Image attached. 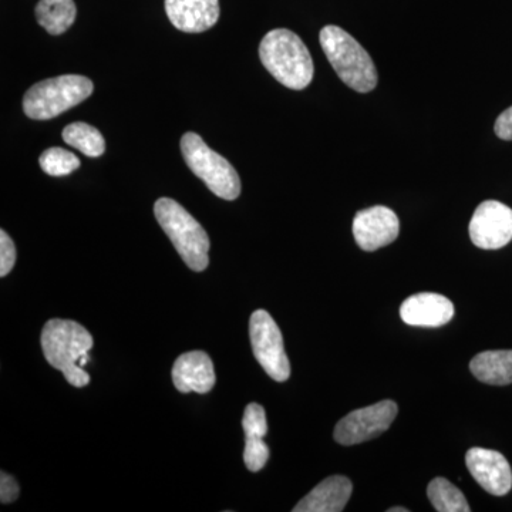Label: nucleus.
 I'll list each match as a JSON object with an SVG mask.
<instances>
[{
    "label": "nucleus",
    "mask_w": 512,
    "mask_h": 512,
    "mask_svg": "<svg viewBox=\"0 0 512 512\" xmlns=\"http://www.w3.org/2000/svg\"><path fill=\"white\" fill-rule=\"evenodd\" d=\"M466 464L471 476L487 493L497 497L510 493L512 471L503 454L487 448L473 447L467 451Z\"/></svg>",
    "instance_id": "11"
},
{
    "label": "nucleus",
    "mask_w": 512,
    "mask_h": 512,
    "mask_svg": "<svg viewBox=\"0 0 512 512\" xmlns=\"http://www.w3.org/2000/svg\"><path fill=\"white\" fill-rule=\"evenodd\" d=\"M64 143L69 144L87 157H100L106 151V141L96 127L86 123H73L64 128Z\"/></svg>",
    "instance_id": "18"
},
{
    "label": "nucleus",
    "mask_w": 512,
    "mask_h": 512,
    "mask_svg": "<svg viewBox=\"0 0 512 512\" xmlns=\"http://www.w3.org/2000/svg\"><path fill=\"white\" fill-rule=\"evenodd\" d=\"M244 461L249 471L258 473L266 466L269 460V447L266 446L264 437L245 436Z\"/></svg>",
    "instance_id": "21"
},
{
    "label": "nucleus",
    "mask_w": 512,
    "mask_h": 512,
    "mask_svg": "<svg viewBox=\"0 0 512 512\" xmlns=\"http://www.w3.org/2000/svg\"><path fill=\"white\" fill-rule=\"evenodd\" d=\"M93 338L89 330L73 320L52 319L42 332V349L47 363L60 370L74 387L90 383V376L80 360L89 355Z\"/></svg>",
    "instance_id": "1"
},
{
    "label": "nucleus",
    "mask_w": 512,
    "mask_h": 512,
    "mask_svg": "<svg viewBox=\"0 0 512 512\" xmlns=\"http://www.w3.org/2000/svg\"><path fill=\"white\" fill-rule=\"evenodd\" d=\"M77 9L73 0H40L36 6V19L49 35H63L76 20Z\"/></svg>",
    "instance_id": "17"
},
{
    "label": "nucleus",
    "mask_w": 512,
    "mask_h": 512,
    "mask_svg": "<svg viewBox=\"0 0 512 512\" xmlns=\"http://www.w3.org/2000/svg\"><path fill=\"white\" fill-rule=\"evenodd\" d=\"M494 131L501 140L512 141V106L498 116Z\"/></svg>",
    "instance_id": "25"
},
{
    "label": "nucleus",
    "mask_w": 512,
    "mask_h": 512,
    "mask_svg": "<svg viewBox=\"0 0 512 512\" xmlns=\"http://www.w3.org/2000/svg\"><path fill=\"white\" fill-rule=\"evenodd\" d=\"M400 222L390 208L377 205L359 211L353 220V237L366 252L387 247L399 237Z\"/></svg>",
    "instance_id": "10"
},
{
    "label": "nucleus",
    "mask_w": 512,
    "mask_h": 512,
    "mask_svg": "<svg viewBox=\"0 0 512 512\" xmlns=\"http://www.w3.org/2000/svg\"><path fill=\"white\" fill-rule=\"evenodd\" d=\"M173 382L175 389L181 393L211 392L215 386V372L211 357L201 350L184 353L175 360Z\"/></svg>",
    "instance_id": "14"
},
{
    "label": "nucleus",
    "mask_w": 512,
    "mask_h": 512,
    "mask_svg": "<svg viewBox=\"0 0 512 512\" xmlns=\"http://www.w3.org/2000/svg\"><path fill=\"white\" fill-rule=\"evenodd\" d=\"M252 350L266 375L275 382H286L291 376V363L285 352L281 329L268 312L255 311L249 319Z\"/></svg>",
    "instance_id": "7"
},
{
    "label": "nucleus",
    "mask_w": 512,
    "mask_h": 512,
    "mask_svg": "<svg viewBox=\"0 0 512 512\" xmlns=\"http://www.w3.org/2000/svg\"><path fill=\"white\" fill-rule=\"evenodd\" d=\"M154 214L188 268L205 271L210 262L211 244L200 222L171 198H160L154 205Z\"/></svg>",
    "instance_id": "4"
},
{
    "label": "nucleus",
    "mask_w": 512,
    "mask_h": 512,
    "mask_svg": "<svg viewBox=\"0 0 512 512\" xmlns=\"http://www.w3.org/2000/svg\"><path fill=\"white\" fill-rule=\"evenodd\" d=\"M387 512H409V510H407V508H404V507H394V508H389V510H387Z\"/></svg>",
    "instance_id": "26"
},
{
    "label": "nucleus",
    "mask_w": 512,
    "mask_h": 512,
    "mask_svg": "<svg viewBox=\"0 0 512 512\" xmlns=\"http://www.w3.org/2000/svg\"><path fill=\"white\" fill-rule=\"evenodd\" d=\"M353 485L348 477L332 476L323 480L296 504L293 512H340L345 510Z\"/></svg>",
    "instance_id": "15"
},
{
    "label": "nucleus",
    "mask_w": 512,
    "mask_h": 512,
    "mask_svg": "<svg viewBox=\"0 0 512 512\" xmlns=\"http://www.w3.org/2000/svg\"><path fill=\"white\" fill-rule=\"evenodd\" d=\"M19 485L15 478L9 476L8 473L0 474V501L3 504H10L18 500Z\"/></svg>",
    "instance_id": "24"
},
{
    "label": "nucleus",
    "mask_w": 512,
    "mask_h": 512,
    "mask_svg": "<svg viewBox=\"0 0 512 512\" xmlns=\"http://www.w3.org/2000/svg\"><path fill=\"white\" fill-rule=\"evenodd\" d=\"M397 404L383 400L365 409L355 410L336 424L335 440L342 446H355L382 436L396 420Z\"/></svg>",
    "instance_id": "8"
},
{
    "label": "nucleus",
    "mask_w": 512,
    "mask_h": 512,
    "mask_svg": "<svg viewBox=\"0 0 512 512\" xmlns=\"http://www.w3.org/2000/svg\"><path fill=\"white\" fill-rule=\"evenodd\" d=\"M40 167L47 175L63 177L72 174L80 167L79 157L64 148H49L39 158Z\"/></svg>",
    "instance_id": "20"
},
{
    "label": "nucleus",
    "mask_w": 512,
    "mask_h": 512,
    "mask_svg": "<svg viewBox=\"0 0 512 512\" xmlns=\"http://www.w3.org/2000/svg\"><path fill=\"white\" fill-rule=\"evenodd\" d=\"M93 82L79 74H66L55 79L43 80L30 87L23 97V110L33 120L55 119L64 111L89 99Z\"/></svg>",
    "instance_id": "5"
},
{
    "label": "nucleus",
    "mask_w": 512,
    "mask_h": 512,
    "mask_svg": "<svg viewBox=\"0 0 512 512\" xmlns=\"http://www.w3.org/2000/svg\"><path fill=\"white\" fill-rule=\"evenodd\" d=\"M470 370L480 382L493 386L512 383V350H488L471 360Z\"/></svg>",
    "instance_id": "16"
},
{
    "label": "nucleus",
    "mask_w": 512,
    "mask_h": 512,
    "mask_svg": "<svg viewBox=\"0 0 512 512\" xmlns=\"http://www.w3.org/2000/svg\"><path fill=\"white\" fill-rule=\"evenodd\" d=\"M245 436L265 437L268 434V423L264 407L258 403L248 404L242 419Z\"/></svg>",
    "instance_id": "22"
},
{
    "label": "nucleus",
    "mask_w": 512,
    "mask_h": 512,
    "mask_svg": "<svg viewBox=\"0 0 512 512\" xmlns=\"http://www.w3.org/2000/svg\"><path fill=\"white\" fill-rule=\"evenodd\" d=\"M181 153L188 168L217 197L234 201L241 194V180L231 163L211 150L198 134L187 133L181 138Z\"/></svg>",
    "instance_id": "6"
},
{
    "label": "nucleus",
    "mask_w": 512,
    "mask_h": 512,
    "mask_svg": "<svg viewBox=\"0 0 512 512\" xmlns=\"http://www.w3.org/2000/svg\"><path fill=\"white\" fill-rule=\"evenodd\" d=\"M319 40L330 64L346 86L359 93L375 89V63L355 37L339 26L329 25L320 30Z\"/></svg>",
    "instance_id": "3"
},
{
    "label": "nucleus",
    "mask_w": 512,
    "mask_h": 512,
    "mask_svg": "<svg viewBox=\"0 0 512 512\" xmlns=\"http://www.w3.org/2000/svg\"><path fill=\"white\" fill-rule=\"evenodd\" d=\"M16 262V248L12 238L6 231H0V276H6L12 271Z\"/></svg>",
    "instance_id": "23"
},
{
    "label": "nucleus",
    "mask_w": 512,
    "mask_h": 512,
    "mask_svg": "<svg viewBox=\"0 0 512 512\" xmlns=\"http://www.w3.org/2000/svg\"><path fill=\"white\" fill-rule=\"evenodd\" d=\"M427 495L436 511L439 512H470L466 497L456 485L443 477L434 478L427 487Z\"/></svg>",
    "instance_id": "19"
},
{
    "label": "nucleus",
    "mask_w": 512,
    "mask_h": 512,
    "mask_svg": "<svg viewBox=\"0 0 512 512\" xmlns=\"http://www.w3.org/2000/svg\"><path fill=\"white\" fill-rule=\"evenodd\" d=\"M165 12L181 32L201 33L220 19V0H165Z\"/></svg>",
    "instance_id": "13"
},
{
    "label": "nucleus",
    "mask_w": 512,
    "mask_h": 512,
    "mask_svg": "<svg viewBox=\"0 0 512 512\" xmlns=\"http://www.w3.org/2000/svg\"><path fill=\"white\" fill-rule=\"evenodd\" d=\"M470 238L477 248H504L512 241V210L500 201L478 205L470 222Z\"/></svg>",
    "instance_id": "9"
},
{
    "label": "nucleus",
    "mask_w": 512,
    "mask_h": 512,
    "mask_svg": "<svg viewBox=\"0 0 512 512\" xmlns=\"http://www.w3.org/2000/svg\"><path fill=\"white\" fill-rule=\"evenodd\" d=\"M400 316L409 326L440 328L454 318V305L440 293H417L402 303Z\"/></svg>",
    "instance_id": "12"
},
{
    "label": "nucleus",
    "mask_w": 512,
    "mask_h": 512,
    "mask_svg": "<svg viewBox=\"0 0 512 512\" xmlns=\"http://www.w3.org/2000/svg\"><path fill=\"white\" fill-rule=\"evenodd\" d=\"M259 57L265 69L289 89L303 90L312 82L315 67L311 53L291 30L275 29L265 35Z\"/></svg>",
    "instance_id": "2"
}]
</instances>
